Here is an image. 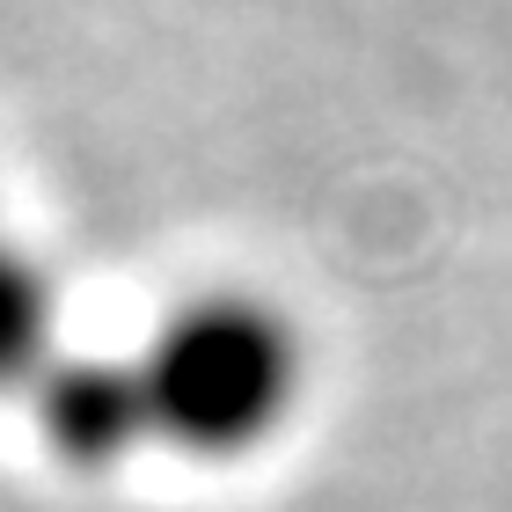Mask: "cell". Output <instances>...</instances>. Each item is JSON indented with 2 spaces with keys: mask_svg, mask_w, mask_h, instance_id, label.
I'll return each instance as SVG.
<instances>
[{
  "mask_svg": "<svg viewBox=\"0 0 512 512\" xmlns=\"http://www.w3.org/2000/svg\"><path fill=\"white\" fill-rule=\"evenodd\" d=\"M66 308L52 264L0 227V403H30L37 381L66 359Z\"/></svg>",
  "mask_w": 512,
  "mask_h": 512,
  "instance_id": "3",
  "label": "cell"
},
{
  "mask_svg": "<svg viewBox=\"0 0 512 512\" xmlns=\"http://www.w3.org/2000/svg\"><path fill=\"white\" fill-rule=\"evenodd\" d=\"M0 227H8V220H0Z\"/></svg>",
  "mask_w": 512,
  "mask_h": 512,
  "instance_id": "4",
  "label": "cell"
},
{
  "mask_svg": "<svg viewBox=\"0 0 512 512\" xmlns=\"http://www.w3.org/2000/svg\"><path fill=\"white\" fill-rule=\"evenodd\" d=\"M30 417L66 469L110 476L132 454L154 447V417H147V381H139L132 352H66L52 374L37 381Z\"/></svg>",
  "mask_w": 512,
  "mask_h": 512,
  "instance_id": "2",
  "label": "cell"
},
{
  "mask_svg": "<svg viewBox=\"0 0 512 512\" xmlns=\"http://www.w3.org/2000/svg\"><path fill=\"white\" fill-rule=\"evenodd\" d=\"M132 359L147 381L154 447L183 461H249L308 403V337L249 286L183 293Z\"/></svg>",
  "mask_w": 512,
  "mask_h": 512,
  "instance_id": "1",
  "label": "cell"
}]
</instances>
